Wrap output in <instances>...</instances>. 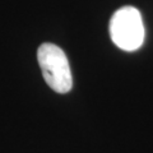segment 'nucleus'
I'll return each instance as SVG.
<instances>
[{"label":"nucleus","instance_id":"2","mask_svg":"<svg viewBox=\"0 0 153 153\" xmlns=\"http://www.w3.org/2000/svg\"><path fill=\"white\" fill-rule=\"evenodd\" d=\"M110 36L119 49L135 51L144 41V25L139 10L134 7H123L114 13L110 21Z\"/></svg>","mask_w":153,"mask_h":153},{"label":"nucleus","instance_id":"1","mask_svg":"<svg viewBox=\"0 0 153 153\" xmlns=\"http://www.w3.org/2000/svg\"><path fill=\"white\" fill-rule=\"evenodd\" d=\"M37 60L45 82L51 89L57 93H66L73 88L70 65L63 49L45 42L37 50Z\"/></svg>","mask_w":153,"mask_h":153}]
</instances>
